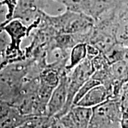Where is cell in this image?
Instances as JSON below:
<instances>
[{
    "label": "cell",
    "mask_w": 128,
    "mask_h": 128,
    "mask_svg": "<svg viewBox=\"0 0 128 128\" xmlns=\"http://www.w3.org/2000/svg\"><path fill=\"white\" fill-rule=\"evenodd\" d=\"M122 115L120 99H108L92 108L88 128H121Z\"/></svg>",
    "instance_id": "obj_2"
},
{
    "label": "cell",
    "mask_w": 128,
    "mask_h": 128,
    "mask_svg": "<svg viewBox=\"0 0 128 128\" xmlns=\"http://www.w3.org/2000/svg\"><path fill=\"white\" fill-rule=\"evenodd\" d=\"M120 127L128 128V113L127 112H122V115L120 121Z\"/></svg>",
    "instance_id": "obj_11"
},
{
    "label": "cell",
    "mask_w": 128,
    "mask_h": 128,
    "mask_svg": "<svg viewBox=\"0 0 128 128\" xmlns=\"http://www.w3.org/2000/svg\"><path fill=\"white\" fill-rule=\"evenodd\" d=\"M122 0H90V16L94 18L104 12L112 8Z\"/></svg>",
    "instance_id": "obj_8"
},
{
    "label": "cell",
    "mask_w": 128,
    "mask_h": 128,
    "mask_svg": "<svg viewBox=\"0 0 128 128\" xmlns=\"http://www.w3.org/2000/svg\"><path fill=\"white\" fill-rule=\"evenodd\" d=\"M41 17L56 35L86 33L90 32L95 24V18L91 16L67 9L55 15L42 11Z\"/></svg>",
    "instance_id": "obj_1"
},
{
    "label": "cell",
    "mask_w": 128,
    "mask_h": 128,
    "mask_svg": "<svg viewBox=\"0 0 128 128\" xmlns=\"http://www.w3.org/2000/svg\"><path fill=\"white\" fill-rule=\"evenodd\" d=\"M68 73L60 74L59 82L54 89L46 105V114L57 118L64 108L68 97Z\"/></svg>",
    "instance_id": "obj_5"
},
{
    "label": "cell",
    "mask_w": 128,
    "mask_h": 128,
    "mask_svg": "<svg viewBox=\"0 0 128 128\" xmlns=\"http://www.w3.org/2000/svg\"><path fill=\"white\" fill-rule=\"evenodd\" d=\"M92 113V108L73 105L66 114L57 118L56 128H88Z\"/></svg>",
    "instance_id": "obj_4"
},
{
    "label": "cell",
    "mask_w": 128,
    "mask_h": 128,
    "mask_svg": "<svg viewBox=\"0 0 128 128\" xmlns=\"http://www.w3.org/2000/svg\"></svg>",
    "instance_id": "obj_12"
},
{
    "label": "cell",
    "mask_w": 128,
    "mask_h": 128,
    "mask_svg": "<svg viewBox=\"0 0 128 128\" xmlns=\"http://www.w3.org/2000/svg\"><path fill=\"white\" fill-rule=\"evenodd\" d=\"M87 58V44L79 43L75 45L70 51L68 62L66 66L67 73L73 68L75 66L80 64Z\"/></svg>",
    "instance_id": "obj_7"
},
{
    "label": "cell",
    "mask_w": 128,
    "mask_h": 128,
    "mask_svg": "<svg viewBox=\"0 0 128 128\" xmlns=\"http://www.w3.org/2000/svg\"><path fill=\"white\" fill-rule=\"evenodd\" d=\"M110 99V94L107 88L102 84L98 85L86 92L82 98L74 105L93 108Z\"/></svg>",
    "instance_id": "obj_6"
},
{
    "label": "cell",
    "mask_w": 128,
    "mask_h": 128,
    "mask_svg": "<svg viewBox=\"0 0 128 128\" xmlns=\"http://www.w3.org/2000/svg\"><path fill=\"white\" fill-rule=\"evenodd\" d=\"M95 70L91 60L86 58L80 64L75 66L68 73V97L62 112L56 118H59L68 111L73 105L74 98L77 92L85 82L92 76Z\"/></svg>",
    "instance_id": "obj_3"
},
{
    "label": "cell",
    "mask_w": 128,
    "mask_h": 128,
    "mask_svg": "<svg viewBox=\"0 0 128 128\" xmlns=\"http://www.w3.org/2000/svg\"><path fill=\"white\" fill-rule=\"evenodd\" d=\"M122 112L128 113V85L124 89L120 98Z\"/></svg>",
    "instance_id": "obj_10"
},
{
    "label": "cell",
    "mask_w": 128,
    "mask_h": 128,
    "mask_svg": "<svg viewBox=\"0 0 128 128\" xmlns=\"http://www.w3.org/2000/svg\"><path fill=\"white\" fill-rule=\"evenodd\" d=\"M100 82L91 76L78 90V91L77 92L75 98H74L73 105H76L78 101L80 100L82 97L84 96V95L89 91L91 88L95 87L96 86H98V85H100Z\"/></svg>",
    "instance_id": "obj_9"
}]
</instances>
